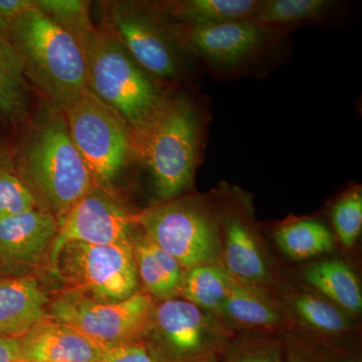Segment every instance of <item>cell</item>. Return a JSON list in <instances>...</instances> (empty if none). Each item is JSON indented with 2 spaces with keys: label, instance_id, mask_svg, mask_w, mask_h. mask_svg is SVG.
I'll return each mask as SVG.
<instances>
[{
  "label": "cell",
  "instance_id": "4316f807",
  "mask_svg": "<svg viewBox=\"0 0 362 362\" xmlns=\"http://www.w3.org/2000/svg\"><path fill=\"white\" fill-rule=\"evenodd\" d=\"M33 2L40 13L80 42L94 28L90 21V2L87 0H33Z\"/></svg>",
  "mask_w": 362,
  "mask_h": 362
},
{
  "label": "cell",
  "instance_id": "6da1fadb",
  "mask_svg": "<svg viewBox=\"0 0 362 362\" xmlns=\"http://www.w3.org/2000/svg\"><path fill=\"white\" fill-rule=\"evenodd\" d=\"M13 143L14 173L59 226L96 185L71 139L65 112L44 103Z\"/></svg>",
  "mask_w": 362,
  "mask_h": 362
},
{
  "label": "cell",
  "instance_id": "4dcf8cb0",
  "mask_svg": "<svg viewBox=\"0 0 362 362\" xmlns=\"http://www.w3.org/2000/svg\"><path fill=\"white\" fill-rule=\"evenodd\" d=\"M285 362H331L329 357L299 335L285 332L281 335Z\"/></svg>",
  "mask_w": 362,
  "mask_h": 362
},
{
  "label": "cell",
  "instance_id": "8fae6325",
  "mask_svg": "<svg viewBox=\"0 0 362 362\" xmlns=\"http://www.w3.org/2000/svg\"><path fill=\"white\" fill-rule=\"evenodd\" d=\"M54 267L71 286V292L97 301H121L138 292L131 240L113 245L69 243L59 252Z\"/></svg>",
  "mask_w": 362,
  "mask_h": 362
},
{
  "label": "cell",
  "instance_id": "4fadbf2b",
  "mask_svg": "<svg viewBox=\"0 0 362 362\" xmlns=\"http://www.w3.org/2000/svg\"><path fill=\"white\" fill-rule=\"evenodd\" d=\"M136 214H130L115 197L95 187L71 209L51 249L54 266L59 252L69 243L90 245H113L130 242L137 228Z\"/></svg>",
  "mask_w": 362,
  "mask_h": 362
},
{
  "label": "cell",
  "instance_id": "1f68e13d",
  "mask_svg": "<svg viewBox=\"0 0 362 362\" xmlns=\"http://www.w3.org/2000/svg\"><path fill=\"white\" fill-rule=\"evenodd\" d=\"M33 6V0H0V23H8Z\"/></svg>",
  "mask_w": 362,
  "mask_h": 362
},
{
  "label": "cell",
  "instance_id": "836d02e7",
  "mask_svg": "<svg viewBox=\"0 0 362 362\" xmlns=\"http://www.w3.org/2000/svg\"><path fill=\"white\" fill-rule=\"evenodd\" d=\"M0 171H14L13 143L0 137Z\"/></svg>",
  "mask_w": 362,
  "mask_h": 362
},
{
  "label": "cell",
  "instance_id": "30bf717a",
  "mask_svg": "<svg viewBox=\"0 0 362 362\" xmlns=\"http://www.w3.org/2000/svg\"><path fill=\"white\" fill-rule=\"evenodd\" d=\"M159 302L149 334L168 362H220L235 333L183 298Z\"/></svg>",
  "mask_w": 362,
  "mask_h": 362
},
{
  "label": "cell",
  "instance_id": "484cf974",
  "mask_svg": "<svg viewBox=\"0 0 362 362\" xmlns=\"http://www.w3.org/2000/svg\"><path fill=\"white\" fill-rule=\"evenodd\" d=\"M220 362H285L282 338L257 333L235 334Z\"/></svg>",
  "mask_w": 362,
  "mask_h": 362
},
{
  "label": "cell",
  "instance_id": "83f0119b",
  "mask_svg": "<svg viewBox=\"0 0 362 362\" xmlns=\"http://www.w3.org/2000/svg\"><path fill=\"white\" fill-rule=\"evenodd\" d=\"M331 220L340 244L351 249L362 228V192L361 185L345 190L331 207Z\"/></svg>",
  "mask_w": 362,
  "mask_h": 362
},
{
  "label": "cell",
  "instance_id": "e0dca14e",
  "mask_svg": "<svg viewBox=\"0 0 362 362\" xmlns=\"http://www.w3.org/2000/svg\"><path fill=\"white\" fill-rule=\"evenodd\" d=\"M21 362H98L102 349L66 324L40 321L20 337Z\"/></svg>",
  "mask_w": 362,
  "mask_h": 362
},
{
  "label": "cell",
  "instance_id": "5b68a950",
  "mask_svg": "<svg viewBox=\"0 0 362 362\" xmlns=\"http://www.w3.org/2000/svg\"><path fill=\"white\" fill-rule=\"evenodd\" d=\"M135 221L185 270L201 265L223 266L220 213L214 192L157 202L136 214Z\"/></svg>",
  "mask_w": 362,
  "mask_h": 362
},
{
  "label": "cell",
  "instance_id": "277c9868",
  "mask_svg": "<svg viewBox=\"0 0 362 362\" xmlns=\"http://www.w3.org/2000/svg\"><path fill=\"white\" fill-rule=\"evenodd\" d=\"M206 108L187 93L169 92L163 106L137 143L158 202L187 194L206 146Z\"/></svg>",
  "mask_w": 362,
  "mask_h": 362
},
{
  "label": "cell",
  "instance_id": "5bb4252c",
  "mask_svg": "<svg viewBox=\"0 0 362 362\" xmlns=\"http://www.w3.org/2000/svg\"><path fill=\"white\" fill-rule=\"evenodd\" d=\"M59 223L49 211L37 206L0 218V270L8 277H21L49 247Z\"/></svg>",
  "mask_w": 362,
  "mask_h": 362
},
{
  "label": "cell",
  "instance_id": "8992f818",
  "mask_svg": "<svg viewBox=\"0 0 362 362\" xmlns=\"http://www.w3.org/2000/svg\"><path fill=\"white\" fill-rule=\"evenodd\" d=\"M101 6L102 21L152 77L164 86L187 77L192 56L156 1L110 0Z\"/></svg>",
  "mask_w": 362,
  "mask_h": 362
},
{
  "label": "cell",
  "instance_id": "cb8c5ba5",
  "mask_svg": "<svg viewBox=\"0 0 362 362\" xmlns=\"http://www.w3.org/2000/svg\"><path fill=\"white\" fill-rule=\"evenodd\" d=\"M233 278L221 265H201L185 271L180 296L216 317L230 294Z\"/></svg>",
  "mask_w": 362,
  "mask_h": 362
},
{
  "label": "cell",
  "instance_id": "f1b7e54d",
  "mask_svg": "<svg viewBox=\"0 0 362 362\" xmlns=\"http://www.w3.org/2000/svg\"><path fill=\"white\" fill-rule=\"evenodd\" d=\"M40 206L32 190L14 171H0V218Z\"/></svg>",
  "mask_w": 362,
  "mask_h": 362
},
{
  "label": "cell",
  "instance_id": "ac0fdd59",
  "mask_svg": "<svg viewBox=\"0 0 362 362\" xmlns=\"http://www.w3.org/2000/svg\"><path fill=\"white\" fill-rule=\"evenodd\" d=\"M47 296L32 277L0 279V337H21L42 321Z\"/></svg>",
  "mask_w": 362,
  "mask_h": 362
},
{
  "label": "cell",
  "instance_id": "3957f363",
  "mask_svg": "<svg viewBox=\"0 0 362 362\" xmlns=\"http://www.w3.org/2000/svg\"><path fill=\"white\" fill-rule=\"evenodd\" d=\"M81 45L88 90L122 119L137 144L170 90L132 58L103 21Z\"/></svg>",
  "mask_w": 362,
  "mask_h": 362
},
{
  "label": "cell",
  "instance_id": "9a60e30c",
  "mask_svg": "<svg viewBox=\"0 0 362 362\" xmlns=\"http://www.w3.org/2000/svg\"><path fill=\"white\" fill-rule=\"evenodd\" d=\"M283 308L291 320L295 318L308 328L313 337L309 343L317 349L333 354L351 352L345 345V338L352 332L350 316L337 305L331 303L310 288H284Z\"/></svg>",
  "mask_w": 362,
  "mask_h": 362
},
{
  "label": "cell",
  "instance_id": "603a6c76",
  "mask_svg": "<svg viewBox=\"0 0 362 362\" xmlns=\"http://www.w3.org/2000/svg\"><path fill=\"white\" fill-rule=\"evenodd\" d=\"M274 239L281 251L293 259H307L332 252L335 237L323 221L291 218L279 223Z\"/></svg>",
  "mask_w": 362,
  "mask_h": 362
},
{
  "label": "cell",
  "instance_id": "d4e9b609",
  "mask_svg": "<svg viewBox=\"0 0 362 362\" xmlns=\"http://www.w3.org/2000/svg\"><path fill=\"white\" fill-rule=\"evenodd\" d=\"M337 6L332 0H262L254 21L288 33L293 28L327 18Z\"/></svg>",
  "mask_w": 362,
  "mask_h": 362
},
{
  "label": "cell",
  "instance_id": "7c38bea8",
  "mask_svg": "<svg viewBox=\"0 0 362 362\" xmlns=\"http://www.w3.org/2000/svg\"><path fill=\"white\" fill-rule=\"evenodd\" d=\"M175 28L188 52L218 73L247 65L288 35L254 20Z\"/></svg>",
  "mask_w": 362,
  "mask_h": 362
},
{
  "label": "cell",
  "instance_id": "d6a6232c",
  "mask_svg": "<svg viewBox=\"0 0 362 362\" xmlns=\"http://www.w3.org/2000/svg\"><path fill=\"white\" fill-rule=\"evenodd\" d=\"M0 362H21L20 337H0Z\"/></svg>",
  "mask_w": 362,
  "mask_h": 362
},
{
  "label": "cell",
  "instance_id": "7402d4cb",
  "mask_svg": "<svg viewBox=\"0 0 362 362\" xmlns=\"http://www.w3.org/2000/svg\"><path fill=\"white\" fill-rule=\"evenodd\" d=\"M307 287L337 305L349 316L358 315L362 309L361 285L356 273L342 259H321L302 272Z\"/></svg>",
  "mask_w": 362,
  "mask_h": 362
},
{
  "label": "cell",
  "instance_id": "9c48e42d",
  "mask_svg": "<svg viewBox=\"0 0 362 362\" xmlns=\"http://www.w3.org/2000/svg\"><path fill=\"white\" fill-rule=\"evenodd\" d=\"M153 298L147 293L115 302H102L69 292L51 305L56 322L75 328L102 349L146 337L151 328Z\"/></svg>",
  "mask_w": 362,
  "mask_h": 362
},
{
  "label": "cell",
  "instance_id": "ffe728a7",
  "mask_svg": "<svg viewBox=\"0 0 362 362\" xmlns=\"http://www.w3.org/2000/svg\"><path fill=\"white\" fill-rule=\"evenodd\" d=\"M33 113L32 86L13 47L0 33V127L18 133Z\"/></svg>",
  "mask_w": 362,
  "mask_h": 362
},
{
  "label": "cell",
  "instance_id": "f546056e",
  "mask_svg": "<svg viewBox=\"0 0 362 362\" xmlns=\"http://www.w3.org/2000/svg\"><path fill=\"white\" fill-rule=\"evenodd\" d=\"M98 362H168L146 337L102 349Z\"/></svg>",
  "mask_w": 362,
  "mask_h": 362
},
{
  "label": "cell",
  "instance_id": "7a4b0ae2",
  "mask_svg": "<svg viewBox=\"0 0 362 362\" xmlns=\"http://www.w3.org/2000/svg\"><path fill=\"white\" fill-rule=\"evenodd\" d=\"M0 33L16 52L26 80L45 103L66 111L87 92V69L80 40L37 7L0 23Z\"/></svg>",
  "mask_w": 362,
  "mask_h": 362
},
{
  "label": "cell",
  "instance_id": "44dd1931",
  "mask_svg": "<svg viewBox=\"0 0 362 362\" xmlns=\"http://www.w3.org/2000/svg\"><path fill=\"white\" fill-rule=\"evenodd\" d=\"M173 25L204 26L254 20L262 0H169L156 1Z\"/></svg>",
  "mask_w": 362,
  "mask_h": 362
},
{
  "label": "cell",
  "instance_id": "ba28073f",
  "mask_svg": "<svg viewBox=\"0 0 362 362\" xmlns=\"http://www.w3.org/2000/svg\"><path fill=\"white\" fill-rule=\"evenodd\" d=\"M214 192L220 213L223 268L242 284L277 298V276L259 232L252 195L225 181Z\"/></svg>",
  "mask_w": 362,
  "mask_h": 362
},
{
  "label": "cell",
  "instance_id": "2e32d148",
  "mask_svg": "<svg viewBox=\"0 0 362 362\" xmlns=\"http://www.w3.org/2000/svg\"><path fill=\"white\" fill-rule=\"evenodd\" d=\"M218 318L235 334L282 335L292 323L277 298L235 279Z\"/></svg>",
  "mask_w": 362,
  "mask_h": 362
},
{
  "label": "cell",
  "instance_id": "52a82bcc",
  "mask_svg": "<svg viewBox=\"0 0 362 362\" xmlns=\"http://www.w3.org/2000/svg\"><path fill=\"white\" fill-rule=\"evenodd\" d=\"M64 112L71 139L95 185L108 192L140 160L134 136L122 119L89 90Z\"/></svg>",
  "mask_w": 362,
  "mask_h": 362
},
{
  "label": "cell",
  "instance_id": "d6986e66",
  "mask_svg": "<svg viewBox=\"0 0 362 362\" xmlns=\"http://www.w3.org/2000/svg\"><path fill=\"white\" fill-rule=\"evenodd\" d=\"M138 277L147 294L158 301L180 296L185 269L136 228L131 237Z\"/></svg>",
  "mask_w": 362,
  "mask_h": 362
},
{
  "label": "cell",
  "instance_id": "e575fe53",
  "mask_svg": "<svg viewBox=\"0 0 362 362\" xmlns=\"http://www.w3.org/2000/svg\"><path fill=\"white\" fill-rule=\"evenodd\" d=\"M329 357L331 362H361L358 356L352 352H344V354H333V352H325Z\"/></svg>",
  "mask_w": 362,
  "mask_h": 362
}]
</instances>
